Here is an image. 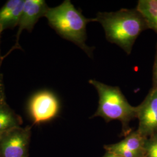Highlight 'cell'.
I'll return each mask as SVG.
<instances>
[{
    "label": "cell",
    "instance_id": "obj_1",
    "mask_svg": "<svg viewBox=\"0 0 157 157\" xmlns=\"http://www.w3.org/2000/svg\"><path fill=\"white\" fill-rule=\"evenodd\" d=\"M95 22L104 29L107 40L130 54L136 40L148 29L145 19L135 9H121L117 12H98Z\"/></svg>",
    "mask_w": 157,
    "mask_h": 157
},
{
    "label": "cell",
    "instance_id": "obj_2",
    "mask_svg": "<svg viewBox=\"0 0 157 157\" xmlns=\"http://www.w3.org/2000/svg\"><path fill=\"white\" fill-rule=\"evenodd\" d=\"M44 17L62 38L72 42L91 56L93 48L86 45V27L90 22H95L94 18L86 17L70 0L56 7H49Z\"/></svg>",
    "mask_w": 157,
    "mask_h": 157
},
{
    "label": "cell",
    "instance_id": "obj_3",
    "mask_svg": "<svg viewBox=\"0 0 157 157\" xmlns=\"http://www.w3.org/2000/svg\"><path fill=\"white\" fill-rule=\"evenodd\" d=\"M89 83L94 87L98 94V106L93 117H101L107 122L119 121L122 124V131L126 135L131 132L130 122L137 118V107H133L125 98L119 87L102 83L95 79Z\"/></svg>",
    "mask_w": 157,
    "mask_h": 157
},
{
    "label": "cell",
    "instance_id": "obj_4",
    "mask_svg": "<svg viewBox=\"0 0 157 157\" xmlns=\"http://www.w3.org/2000/svg\"><path fill=\"white\" fill-rule=\"evenodd\" d=\"M32 127H16L0 135V157H29Z\"/></svg>",
    "mask_w": 157,
    "mask_h": 157
},
{
    "label": "cell",
    "instance_id": "obj_5",
    "mask_svg": "<svg viewBox=\"0 0 157 157\" xmlns=\"http://www.w3.org/2000/svg\"><path fill=\"white\" fill-rule=\"evenodd\" d=\"M59 107L56 95L50 91L44 90L32 97L29 109L34 124H39L56 118L59 111Z\"/></svg>",
    "mask_w": 157,
    "mask_h": 157
},
{
    "label": "cell",
    "instance_id": "obj_6",
    "mask_svg": "<svg viewBox=\"0 0 157 157\" xmlns=\"http://www.w3.org/2000/svg\"><path fill=\"white\" fill-rule=\"evenodd\" d=\"M137 130L145 137L157 132V89L152 87L144 100L137 107Z\"/></svg>",
    "mask_w": 157,
    "mask_h": 157
},
{
    "label": "cell",
    "instance_id": "obj_7",
    "mask_svg": "<svg viewBox=\"0 0 157 157\" xmlns=\"http://www.w3.org/2000/svg\"><path fill=\"white\" fill-rule=\"evenodd\" d=\"M49 7L44 0H25L24 6L18 23L16 44L10 51L20 48L19 37L24 30L31 32L40 18L45 17Z\"/></svg>",
    "mask_w": 157,
    "mask_h": 157
},
{
    "label": "cell",
    "instance_id": "obj_8",
    "mask_svg": "<svg viewBox=\"0 0 157 157\" xmlns=\"http://www.w3.org/2000/svg\"><path fill=\"white\" fill-rule=\"evenodd\" d=\"M147 138L141 135L137 130L131 131L122 140L104 146V148L107 152L121 157H144Z\"/></svg>",
    "mask_w": 157,
    "mask_h": 157
},
{
    "label": "cell",
    "instance_id": "obj_9",
    "mask_svg": "<svg viewBox=\"0 0 157 157\" xmlns=\"http://www.w3.org/2000/svg\"><path fill=\"white\" fill-rule=\"evenodd\" d=\"M25 0H9L0 8V36L3 31L18 25Z\"/></svg>",
    "mask_w": 157,
    "mask_h": 157
},
{
    "label": "cell",
    "instance_id": "obj_10",
    "mask_svg": "<svg viewBox=\"0 0 157 157\" xmlns=\"http://www.w3.org/2000/svg\"><path fill=\"white\" fill-rule=\"evenodd\" d=\"M22 118L8 105L6 101L0 102V135L10 129L21 126Z\"/></svg>",
    "mask_w": 157,
    "mask_h": 157
},
{
    "label": "cell",
    "instance_id": "obj_11",
    "mask_svg": "<svg viewBox=\"0 0 157 157\" xmlns=\"http://www.w3.org/2000/svg\"><path fill=\"white\" fill-rule=\"evenodd\" d=\"M136 8L145 19L148 29L157 34V0H140Z\"/></svg>",
    "mask_w": 157,
    "mask_h": 157
},
{
    "label": "cell",
    "instance_id": "obj_12",
    "mask_svg": "<svg viewBox=\"0 0 157 157\" xmlns=\"http://www.w3.org/2000/svg\"><path fill=\"white\" fill-rule=\"evenodd\" d=\"M144 157H157V132L147 138Z\"/></svg>",
    "mask_w": 157,
    "mask_h": 157
},
{
    "label": "cell",
    "instance_id": "obj_13",
    "mask_svg": "<svg viewBox=\"0 0 157 157\" xmlns=\"http://www.w3.org/2000/svg\"><path fill=\"white\" fill-rule=\"evenodd\" d=\"M6 56H2L0 48V102L6 101V94H5V87L3 82V76L1 72V67L3 59Z\"/></svg>",
    "mask_w": 157,
    "mask_h": 157
},
{
    "label": "cell",
    "instance_id": "obj_14",
    "mask_svg": "<svg viewBox=\"0 0 157 157\" xmlns=\"http://www.w3.org/2000/svg\"><path fill=\"white\" fill-rule=\"evenodd\" d=\"M153 83H154L153 87L157 89V48L155 56L154 67H153Z\"/></svg>",
    "mask_w": 157,
    "mask_h": 157
},
{
    "label": "cell",
    "instance_id": "obj_15",
    "mask_svg": "<svg viewBox=\"0 0 157 157\" xmlns=\"http://www.w3.org/2000/svg\"><path fill=\"white\" fill-rule=\"evenodd\" d=\"M102 157H121L117 155H115L114 154L110 153V152H106V154Z\"/></svg>",
    "mask_w": 157,
    "mask_h": 157
}]
</instances>
